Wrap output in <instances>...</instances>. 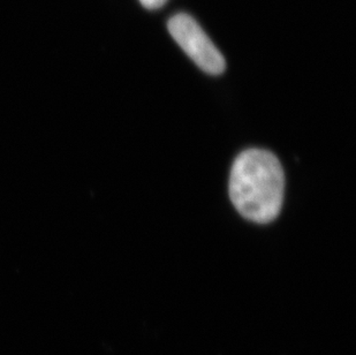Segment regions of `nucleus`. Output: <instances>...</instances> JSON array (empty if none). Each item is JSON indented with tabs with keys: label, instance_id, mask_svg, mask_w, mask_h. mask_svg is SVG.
Masks as SVG:
<instances>
[{
	"label": "nucleus",
	"instance_id": "f257e3e1",
	"mask_svg": "<svg viewBox=\"0 0 356 355\" xmlns=\"http://www.w3.org/2000/svg\"><path fill=\"white\" fill-rule=\"evenodd\" d=\"M285 177L270 151L249 149L238 155L229 175V198L242 217L268 224L278 217L284 201Z\"/></svg>",
	"mask_w": 356,
	"mask_h": 355
},
{
	"label": "nucleus",
	"instance_id": "f03ea898",
	"mask_svg": "<svg viewBox=\"0 0 356 355\" xmlns=\"http://www.w3.org/2000/svg\"><path fill=\"white\" fill-rule=\"evenodd\" d=\"M168 31L202 71L211 75H219L225 71L224 56L191 15L185 13L175 15L168 21Z\"/></svg>",
	"mask_w": 356,
	"mask_h": 355
},
{
	"label": "nucleus",
	"instance_id": "7ed1b4c3",
	"mask_svg": "<svg viewBox=\"0 0 356 355\" xmlns=\"http://www.w3.org/2000/svg\"><path fill=\"white\" fill-rule=\"evenodd\" d=\"M168 0H140V3L148 10H157L164 6Z\"/></svg>",
	"mask_w": 356,
	"mask_h": 355
}]
</instances>
